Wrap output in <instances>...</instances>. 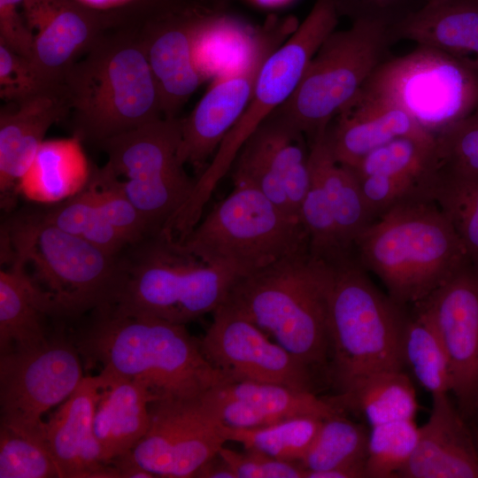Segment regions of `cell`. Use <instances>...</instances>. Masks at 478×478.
<instances>
[{
    "mask_svg": "<svg viewBox=\"0 0 478 478\" xmlns=\"http://www.w3.org/2000/svg\"><path fill=\"white\" fill-rule=\"evenodd\" d=\"M23 14L35 35L30 61L47 86L60 84L67 69L114 28L105 17L73 0H24Z\"/></svg>",
    "mask_w": 478,
    "mask_h": 478,
    "instance_id": "ffe728a7",
    "label": "cell"
},
{
    "mask_svg": "<svg viewBox=\"0 0 478 478\" xmlns=\"http://www.w3.org/2000/svg\"><path fill=\"white\" fill-rule=\"evenodd\" d=\"M83 377L74 347L60 336L1 354V425L45 441L43 414L64 402Z\"/></svg>",
    "mask_w": 478,
    "mask_h": 478,
    "instance_id": "4fadbf2b",
    "label": "cell"
},
{
    "mask_svg": "<svg viewBox=\"0 0 478 478\" xmlns=\"http://www.w3.org/2000/svg\"><path fill=\"white\" fill-rule=\"evenodd\" d=\"M203 394L152 401L147 434L129 452L116 459L141 466L155 477H194L227 442L226 426Z\"/></svg>",
    "mask_w": 478,
    "mask_h": 478,
    "instance_id": "5bb4252c",
    "label": "cell"
},
{
    "mask_svg": "<svg viewBox=\"0 0 478 478\" xmlns=\"http://www.w3.org/2000/svg\"><path fill=\"white\" fill-rule=\"evenodd\" d=\"M99 375L83 377L75 390L45 422V441L60 478H119L104 461L94 432Z\"/></svg>",
    "mask_w": 478,
    "mask_h": 478,
    "instance_id": "603a6c76",
    "label": "cell"
},
{
    "mask_svg": "<svg viewBox=\"0 0 478 478\" xmlns=\"http://www.w3.org/2000/svg\"><path fill=\"white\" fill-rule=\"evenodd\" d=\"M339 14L336 0H315L303 22L266 59L247 107L175 215L180 227L191 229L201 220L205 204L218 183L230 171L243 144L295 91L311 59L335 30Z\"/></svg>",
    "mask_w": 478,
    "mask_h": 478,
    "instance_id": "30bf717a",
    "label": "cell"
},
{
    "mask_svg": "<svg viewBox=\"0 0 478 478\" xmlns=\"http://www.w3.org/2000/svg\"><path fill=\"white\" fill-rule=\"evenodd\" d=\"M369 432L338 413L323 420L301 465L306 478H364Z\"/></svg>",
    "mask_w": 478,
    "mask_h": 478,
    "instance_id": "4dcf8cb0",
    "label": "cell"
},
{
    "mask_svg": "<svg viewBox=\"0 0 478 478\" xmlns=\"http://www.w3.org/2000/svg\"><path fill=\"white\" fill-rule=\"evenodd\" d=\"M325 135L336 162L350 168L372 150L396 138L436 141V136L397 108L351 103L334 117Z\"/></svg>",
    "mask_w": 478,
    "mask_h": 478,
    "instance_id": "4316f807",
    "label": "cell"
},
{
    "mask_svg": "<svg viewBox=\"0 0 478 478\" xmlns=\"http://www.w3.org/2000/svg\"><path fill=\"white\" fill-rule=\"evenodd\" d=\"M203 397L231 428H262L299 416L326 419L343 412L315 392L275 383L227 382L206 390Z\"/></svg>",
    "mask_w": 478,
    "mask_h": 478,
    "instance_id": "44dd1931",
    "label": "cell"
},
{
    "mask_svg": "<svg viewBox=\"0 0 478 478\" xmlns=\"http://www.w3.org/2000/svg\"><path fill=\"white\" fill-rule=\"evenodd\" d=\"M262 6H280L286 4L292 0H251Z\"/></svg>",
    "mask_w": 478,
    "mask_h": 478,
    "instance_id": "f5cc1de1",
    "label": "cell"
},
{
    "mask_svg": "<svg viewBox=\"0 0 478 478\" xmlns=\"http://www.w3.org/2000/svg\"><path fill=\"white\" fill-rule=\"evenodd\" d=\"M0 272V354L36 348L49 337L44 317L55 314L48 297L17 263Z\"/></svg>",
    "mask_w": 478,
    "mask_h": 478,
    "instance_id": "f1b7e54d",
    "label": "cell"
},
{
    "mask_svg": "<svg viewBox=\"0 0 478 478\" xmlns=\"http://www.w3.org/2000/svg\"><path fill=\"white\" fill-rule=\"evenodd\" d=\"M1 259L31 267L27 274L50 299L55 314L75 315L112 304L123 264L43 219L42 213L11 220L2 229Z\"/></svg>",
    "mask_w": 478,
    "mask_h": 478,
    "instance_id": "8992f818",
    "label": "cell"
},
{
    "mask_svg": "<svg viewBox=\"0 0 478 478\" xmlns=\"http://www.w3.org/2000/svg\"><path fill=\"white\" fill-rule=\"evenodd\" d=\"M416 305L427 312L441 337L451 391L465 418L478 380V268L466 266Z\"/></svg>",
    "mask_w": 478,
    "mask_h": 478,
    "instance_id": "d6986e66",
    "label": "cell"
},
{
    "mask_svg": "<svg viewBox=\"0 0 478 478\" xmlns=\"http://www.w3.org/2000/svg\"><path fill=\"white\" fill-rule=\"evenodd\" d=\"M351 103L397 108L436 137L478 112V71L451 55L418 46L383 61Z\"/></svg>",
    "mask_w": 478,
    "mask_h": 478,
    "instance_id": "8fae6325",
    "label": "cell"
},
{
    "mask_svg": "<svg viewBox=\"0 0 478 478\" xmlns=\"http://www.w3.org/2000/svg\"><path fill=\"white\" fill-rule=\"evenodd\" d=\"M150 238L133 264L123 265L113 300L105 308L185 325L225 303L240 275L187 252L167 233Z\"/></svg>",
    "mask_w": 478,
    "mask_h": 478,
    "instance_id": "52a82bcc",
    "label": "cell"
},
{
    "mask_svg": "<svg viewBox=\"0 0 478 478\" xmlns=\"http://www.w3.org/2000/svg\"><path fill=\"white\" fill-rule=\"evenodd\" d=\"M397 477L478 478L474 432L448 393L432 395L428 420L419 427L415 450Z\"/></svg>",
    "mask_w": 478,
    "mask_h": 478,
    "instance_id": "cb8c5ba5",
    "label": "cell"
},
{
    "mask_svg": "<svg viewBox=\"0 0 478 478\" xmlns=\"http://www.w3.org/2000/svg\"><path fill=\"white\" fill-rule=\"evenodd\" d=\"M220 454L235 478H306V470L299 462L279 459L256 450L237 451L223 446Z\"/></svg>",
    "mask_w": 478,
    "mask_h": 478,
    "instance_id": "ee69618b",
    "label": "cell"
},
{
    "mask_svg": "<svg viewBox=\"0 0 478 478\" xmlns=\"http://www.w3.org/2000/svg\"><path fill=\"white\" fill-rule=\"evenodd\" d=\"M105 17L114 28L142 27L194 0H73Z\"/></svg>",
    "mask_w": 478,
    "mask_h": 478,
    "instance_id": "7bdbcfd3",
    "label": "cell"
},
{
    "mask_svg": "<svg viewBox=\"0 0 478 478\" xmlns=\"http://www.w3.org/2000/svg\"><path fill=\"white\" fill-rule=\"evenodd\" d=\"M181 118H159L109 138L98 146L104 165L148 222L158 234L191 196L197 179L186 173L178 155Z\"/></svg>",
    "mask_w": 478,
    "mask_h": 478,
    "instance_id": "7c38bea8",
    "label": "cell"
},
{
    "mask_svg": "<svg viewBox=\"0 0 478 478\" xmlns=\"http://www.w3.org/2000/svg\"><path fill=\"white\" fill-rule=\"evenodd\" d=\"M418 435L419 427L414 419L371 427L366 465V477H397L412 457Z\"/></svg>",
    "mask_w": 478,
    "mask_h": 478,
    "instance_id": "ab89813d",
    "label": "cell"
},
{
    "mask_svg": "<svg viewBox=\"0 0 478 478\" xmlns=\"http://www.w3.org/2000/svg\"><path fill=\"white\" fill-rule=\"evenodd\" d=\"M357 179L363 200L372 218L377 213L382 214L418 191L420 188L418 181L406 178L373 174Z\"/></svg>",
    "mask_w": 478,
    "mask_h": 478,
    "instance_id": "bcb514c9",
    "label": "cell"
},
{
    "mask_svg": "<svg viewBox=\"0 0 478 478\" xmlns=\"http://www.w3.org/2000/svg\"><path fill=\"white\" fill-rule=\"evenodd\" d=\"M45 85L29 58L0 42V96L6 103L19 102Z\"/></svg>",
    "mask_w": 478,
    "mask_h": 478,
    "instance_id": "f6af8a7d",
    "label": "cell"
},
{
    "mask_svg": "<svg viewBox=\"0 0 478 478\" xmlns=\"http://www.w3.org/2000/svg\"><path fill=\"white\" fill-rule=\"evenodd\" d=\"M68 106L61 84L48 86L0 111V192L11 207L19 180L32 163L49 128L66 120Z\"/></svg>",
    "mask_w": 478,
    "mask_h": 478,
    "instance_id": "7402d4cb",
    "label": "cell"
},
{
    "mask_svg": "<svg viewBox=\"0 0 478 478\" xmlns=\"http://www.w3.org/2000/svg\"><path fill=\"white\" fill-rule=\"evenodd\" d=\"M342 412L361 414L370 427L414 419L415 389L404 370H387L365 376L329 398Z\"/></svg>",
    "mask_w": 478,
    "mask_h": 478,
    "instance_id": "1f68e13d",
    "label": "cell"
},
{
    "mask_svg": "<svg viewBox=\"0 0 478 478\" xmlns=\"http://www.w3.org/2000/svg\"><path fill=\"white\" fill-rule=\"evenodd\" d=\"M289 22L275 19L260 27L243 59L218 76L181 120L179 158L183 165L192 166L198 177L242 116L264 62L289 36Z\"/></svg>",
    "mask_w": 478,
    "mask_h": 478,
    "instance_id": "9a60e30c",
    "label": "cell"
},
{
    "mask_svg": "<svg viewBox=\"0 0 478 478\" xmlns=\"http://www.w3.org/2000/svg\"><path fill=\"white\" fill-rule=\"evenodd\" d=\"M392 28L396 41L443 51L478 71V0H424Z\"/></svg>",
    "mask_w": 478,
    "mask_h": 478,
    "instance_id": "d4e9b609",
    "label": "cell"
},
{
    "mask_svg": "<svg viewBox=\"0 0 478 478\" xmlns=\"http://www.w3.org/2000/svg\"><path fill=\"white\" fill-rule=\"evenodd\" d=\"M222 11L193 1L140 27L165 118H178L183 105L205 81L195 63L194 44L203 26Z\"/></svg>",
    "mask_w": 478,
    "mask_h": 478,
    "instance_id": "ac0fdd59",
    "label": "cell"
},
{
    "mask_svg": "<svg viewBox=\"0 0 478 478\" xmlns=\"http://www.w3.org/2000/svg\"><path fill=\"white\" fill-rule=\"evenodd\" d=\"M96 312L81 337V351L104 370L143 382L157 399L197 397L228 382L185 325L120 315L105 307Z\"/></svg>",
    "mask_w": 478,
    "mask_h": 478,
    "instance_id": "3957f363",
    "label": "cell"
},
{
    "mask_svg": "<svg viewBox=\"0 0 478 478\" xmlns=\"http://www.w3.org/2000/svg\"><path fill=\"white\" fill-rule=\"evenodd\" d=\"M214 9L224 10L227 0H195Z\"/></svg>",
    "mask_w": 478,
    "mask_h": 478,
    "instance_id": "816d5d0a",
    "label": "cell"
},
{
    "mask_svg": "<svg viewBox=\"0 0 478 478\" xmlns=\"http://www.w3.org/2000/svg\"><path fill=\"white\" fill-rule=\"evenodd\" d=\"M45 220L100 250L116 256L127 243L104 217L87 188L48 212Z\"/></svg>",
    "mask_w": 478,
    "mask_h": 478,
    "instance_id": "74e56055",
    "label": "cell"
},
{
    "mask_svg": "<svg viewBox=\"0 0 478 478\" xmlns=\"http://www.w3.org/2000/svg\"><path fill=\"white\" fill-rule=\"evenodd\" d=\"M474 432V439L478 447V423H475V428Z\"/></svg>",
    "mask_w": 478,
    "mask_h": 478,
    "instance_id": "db71d44e",
    "label": "cell"
},
{
    "mask_svg": "<svg viewBox=\"0 0 478 478\" xmlns=\"http://www.w3.org/2000/svg\"><path fill=\"white\" fill-rule=\"evenodd\" d=\"M436 143L396 138L369 152L351 169L357 177L380 174L411 179L420 185L435 169Z\"/></svg>",
    "mask_w": 478,
    "mask_h": 478,
    "instance_id": "8d00e7d4",
    "label": "cell"
},
{
    "mask_svg": "<svg viewBox=\"0 0 478 478\" xmlns=\"http://www.w3.org/2000/svg\"><path fill=\"white\" fill-rule=\"evenodd\" d=\"M328 281L308 247L240 277L225 303L314 372L328 370Z\"/></svg>",
    "mask_w": 478,
    "mask_h": 478,
    "instance_id": "277c9868",
    "label": "cell"
},
{
    "mask_svg": "<svg viewBox=\"0 0 478 478\" xmlns=\"http://www.w3.org/2000/svg\"><path fill=\"white\" fill-rule=\"evenodd\" d=\"M394 21L358 17L321 43L295 91L274 112L301 131L310 143L360 91L388 58L396 41Z\"/></svg>",
    "mask_w": 478,
    "mask_h": 478,
    "instance_id": "9c48e42d",
    "label": "cell"
},
{
    "mask_svg": "<svg viewBox=\"0 0 478 478\" xmlns=\"http://www.w3.org/2000/svg\"><path fill=\"white\" fill-rule=\"evenodd\" d=\"M422 189L448 216L469 263L478 268V175L434 171Z\"/></svg>",
    "mask_w": 478,
    "mask_h": 478,
    "instance_id": "836d02e7",
    "label": "cell"
},
{
    "mask_svg": "<svg viewBox=\"0 0 478 478\" xmlns=\"http://www.w3.org/2000/svg\"><path fill=\"white\" fill-rule=\"evenodd\" d=\"M258 30H249L237 19L215 13L200 29L194 44L196 66L206 81L237 65L251 46Z\"/></svg>",
    "mask_w": 478,
    "mask_h": 478,
    "instance_id": "e575fe53",
    "label": "cell"
},
{
    "mask_svg": "<svg viewBox=\"0 0 478 478\" xmlns=\"http://www.w3.org/2000/svg\"><path fill=\"white\" fill-rule=\"evenodd\" d=\"M435 171L478 175V112L436 136Z\"/></svg>",
    "mask_w": 478,
    "mask_h": 478,
    "instance_id": "b9f144b4",
    "label": "cell"
},
{
    "mask_svg": "<svg viewBox=\"0 0 478 478\" xmlns=\"http://www.w3.org/2000/svg\"><path fill=\"white\" fill-rule=\"evenodd\" d=\"M325 133L309 143V166L325 189L341 243L351 251L373 218L365 204L354 172L336 162Z\"/></svg>",
    "mask_w": 478,
    "mask_h": 478,
    "instance_id": "f546056e",
    "label": "cell"
},
{
    "mask_svg": "<svg viewBox=\"0 0 478 478\" xmlns=\"http://www.w3.org/2000/svg\"><path fill=\"white\" fill-rule=\"evenodd\" d=\"M93 169L78 137L44 140L16 193L32 202L58 204L84 190Z\"/></svg>",
    "mask_w": 478,
    "mask_h": 478,
    "instance_id": "83f0119b",
    "label": "cell"
},
{
    "mask_svg": "<svg viewBox=\"0 0 478 478\" xmlns=\"http://www.w3.org/2000/svg\"><path fill=\"white\" fill-rule=\"evenodd\" d=\"M325 261L328 371L338 391L371 374L404 370L403 306L382 293L351 254Z\"/></svg>",
    "mask_w": 478,
    "mask_h": 478,
    "instance_id": "5b68a950",
    "label": "cell"
},
{
    "mask_svg": "<svg viewBox=\"0 0 478 478\" xmlns=\"http://www.w3.org/2000/svg\"><path fill=\"white\" fill-rule=\"evenodd\" d=\"M412 0H336L340 14L358 17H381L396 21L410 10Z\"/></svg>",
    "mask_w": 478,
    "mask_h": 478,
    "instance_id": "c3c4849f",
    "label": "cell"
},
{
    "mask_svg": "<svg viewBox=\"0 0 478 478\" xmlns=\"http://www.w3.org/2000/svg\"><path fill=\"white\" fill-rule=\"evenodd\" d=\"M24 0H0V42L30 59L35 35L23 16Z\"/></svg>",
    "mask_w": 478,
    "mask_h": 478,
    "instance_id": "7dc6e473",
    "label": "cell"
},
{
    "mask_svg": "<svg viewBox=\"0 0 478 478\" xmlns=\"http://www.w3.org/2000/svg\"><path fill=\"white\" fill-rule=\"evenodd\" d=\"M309 155L306 136L274 112L238 151L231 166L233 182L253 186L286 214L300 220L311 180Z\"/></svg>",
    "mask_w": 478,
    "mask_h": 478,
    "instance_id": "e0dca14e",
    "label": "cell"
},
{
    "mask_svg": "<svg viewBox=\"0 0 478 478\" xmlns=\"http://www.w3.org/2000/svg\"><path fill=\"white\" fill-rule=\"evenodd\" d=\"M212 314L200 345L228 382L275 383L314 392L315 372L243 313L223 303Z\"/></svg>",
    "mask_w": 478,
    "mask_h": 478,
    "instance_id": "2e32d148",
    "label": "cell"
},
{
    "mask_svg": "<svg viewBox=\"0 0 478 478\" xmlns=\"http://www.w3.org/2000/svg\"><path fill=\"white\" fill-rule=\"evenodd\" d=\"M61 87L73 135L104 141L164 117L140 27L112 28L65 73Z\"/></svg>",
    "mask_w": 478,
    "mask_h": 478,
    "instance_id": "6da1fadb",
    "label": "cell"
},
{
    "mask_svg": "<svg viewBox=\"0 0 478 478\" xmlns=\"http://www.w3.org/2000/svg\"><path fill=\"white\" fill-rule=\"evenodd\" d=\"M177 242L187 252L241 277L309 247L302 222L244 182L234 183L233 190Z\"/></svg>",
    "mask_w": 478,
    "mask_h": 478,
    "instance_id": "ba28073f",
    "label": "cell"
},
{
    "mask_svg": "<svg viewBox=\"0 0 478 478\" xmlns=\"http://www.w3.org/2000/svg\"><path fill=\"white\" fill-rule=\"evenodd\" d=\"M402 350L405 367L431 395L451 391L445 349L434 323L420 305L412 315H406Z\"/></svg>",
    "mask_w": 478,
    "mask_h": 478,
    "instance_id": "d6a6232c",
    "label": "cell"
},
{
    "mask_svg": "<svg viewBox=\"0 0 478 478\" xmlns=\"http://www.w3.org/2000/svg\"><path fill=\"white\" fill-rule=\"evenodd\" d=\"M197 478H235L227 462L220 452L203 465L196 473Z\"/></svg>",
    "mask_w": 478,
    "mask_h": 478,
    "instance_id": "681fc988",
    "label": "cell"
},
{
    "mask_svg": "<svg viewBox=\"0 0 478 478\" xmlns=\"http://www.w3.org/2000/svg\"><path fill=\"white\" fill-rule=\"evenodd\" d=\"M60 477L45 441L0 426V478Z\"/></svg>",
    "mask_w": 478,
    "mask_h": 478,
    "instance_id": "60d3db41",
    "label": "cell"
},
{
    "mask_svg": "<svg viewBox=\"0 0 478 478\" xmlns=\"http://www.w3.org/2000/svg\"><path fill=\"white\" fill-rule=\"evenodd\" d=\"M380 215L354 247L361 264L401 306L421 303L470 264L450 219L424 192L416 191Z\"/></svg>",
    "mask_w": 478,
    "mask_h": 478,
    "instance_id": "7a4b0ae2",
    "label": "cell"
},
{
    "mask_svg": "<svg viewBox=\"0 0 478 478\" xmlns=\"http://www.w3.org/2000/svg\"><path fill=\"white\" fill-rule=\"evenodd\" d=\"M86 188L104 217L127 244L153 236L148 222L123 191L119 178L106 166L93 169Z\"/></svg>",
    "mask_w": 478,
    "mask_h": 478,
    "instance_id": "f35d334b",
    "label": "cell"
},
{
    "mask_svg": "<svg viewBox=\"0 0 478 478\" xmlns=\"http://www.w3.org/2000/svg\"><path fill=\"white\" fill-rule=\"evenodd\" d=\"M323 420L315 416H299L257 428L226 427V436L227 441L239 443L244 449L301 464L312 447Z\"/></svg>",
    "mask_w": 478,
    "mask_h": 478,
    "instance_id": "d590c367",
    "label": "cell"
},
{
    "mask_svg": "<svg viewBox=\"0 0 478 478\" xmlns=\"http://www.w3.org/2000/svg\"><path fill=\"white\" fill-rule=\"evenodd\" d=\"M468 417L474 418L475 423H478V380L475 383L465 419L466 420Z\"/></svg>",
    "mask_w": 478,
    "mask_h": 478,
    "instance_id": "f907efd6",
    "label": "cell"
},
{
    "mask_svg": "<svg viewBox=\"0 0 478 478\" xmlns=\"http://www.w3.org/2000/svg\"><path fill=\"white\" fill-rule=\"evenodd\" d=\"M100 385L94 414V432L106 463L129 452L147 434L150 403L156 397L141 382L106 370L98 374Z\"/></svg>",
    "mask_w": 478,
    "mask_h": 478,
    "instance_id": "484cf974",
    "label": "cell"
}]
</instances>
